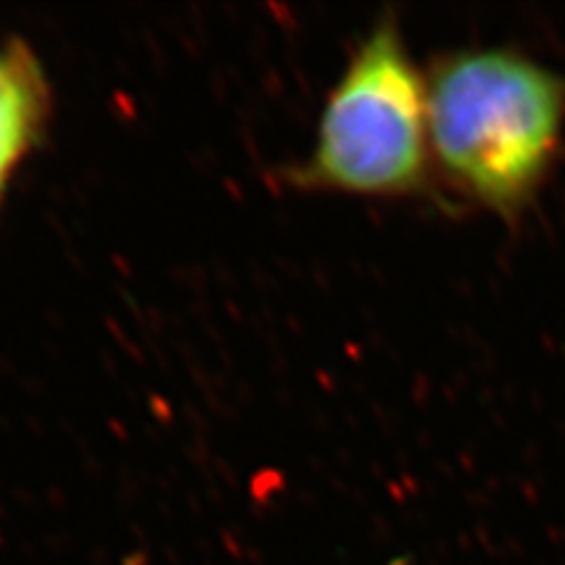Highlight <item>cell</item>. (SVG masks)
Segmentation results:
<instances>
[{"label":"cell","instance_id":"obj_1","mask_svg":"<svg viewBox=\"0 0 565 565\" xmlns=\"http://www.w3.org/2000/svg\"><path fill=\"white\" fill-rule=\"evenodd\" d=\"M431 161L473 205L514 220L565 145V78L514 47H465L427 74Z\"/></svg>","mask_w":565,"mask_h":565},{"label":"cell","instance_id":"obj_2","mask_svg":"<svg viewBox=\"0 0 565 565\" xmlns=\"http://www.w3.org/2000/svg\"><path fill=\"white\" fill-rule=\"evenodd\" d=\"M427 74L394 14L370 26L318 118L295 184L361 199H415L431 170Z\"/></svg>","mask_w":565,"mask_h":565},{"label":"cell","instance_id":"obj_3","mask_svg":"<svg viewBox=\"0 0 565 565\" xmlns=\"http://www.w3.org/2000/svg\"><path fill=\"white\" fill-rule=\"evenodd\" d=\"M45 93L35 62L20 47L0 52V191L39 132Z\"/></svg>","mask_w":565,"mask_h":565}]
</instances>
